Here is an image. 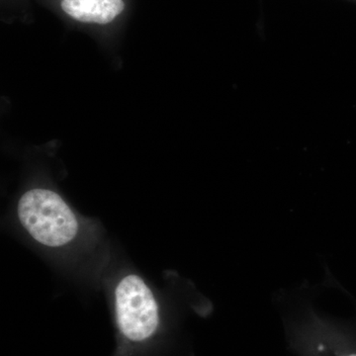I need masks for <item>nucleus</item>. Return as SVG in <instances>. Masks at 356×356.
<instances>
[{"label": "nucleus", "instance_id": "20e7f679", "mask_svg": "<svg viewBox=\"0 0 356 356\" xmlns=\"http://www.w3.org/2000/svg\"><path fill=\"white\" fill-rule=\"evenodd\" d=\"M336 356H356V353H341V355H337Z\"/></svg>", "mask_w": 356, "mask_h": 356}, {"label": "nucleus", "instance_id": "7ed1b4c3", "mask_svg": "<svg viewBox=\"0 0 356 356\" xmlns=\"http://www.w3.org/2000/svg\"><path fill=\"white\" fill-rule=\"evenodd\" d=\"M60 8L79 22L106 25L125 10L124 0H60Z\"/></svg>", "mask_w": 356, "mask_h": 356}, {"label": "nucleus", "instance_id": "f03ea898", "mask_svg": "<svg viewBox=\"0 0 356 356\" xmlns=\"http://www.w3.org/2000/svg\"><path fill=\"white\" fill-rule=\"evenodd\" d=\"M116 327L122 343L146 346L161 327V315L151 288L136 274L122 278L115 289Z\"/></svg>", "mask_w": 356, "mask_h": 356}, {"label": "nucleus", "instance_id": "f257e3e1", "mask_svg": "<svg viewBox=\"0 0 356 356\" xmlns=\"http://www.w3.org/2000/svg\"><path fill=\"white\" fill-rule=\"evenodd\" d=\"M17 216L27 233L41 245L60 248L72 243L79 224L62 196L49 189L25 192L19 199Z\"/></svg>", "mask_w": 356, "mask_h": 356}]
</instances>
